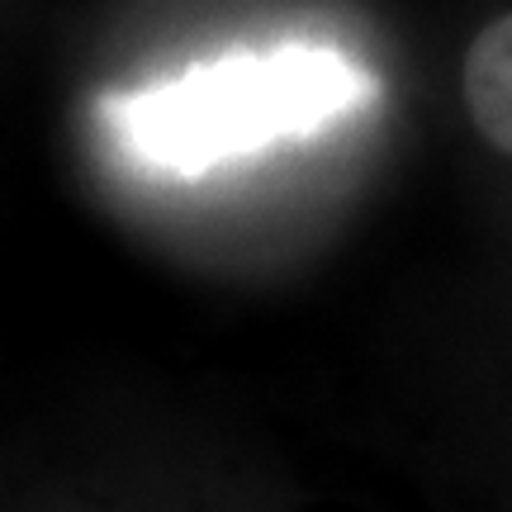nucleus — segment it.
Returning a JSON list of instances; mask_svg holds the SVG:
<instances>
[{"instance_id":"1","label":"nucleus","mask_w":512,"mask_h":512,"mask_svg":"<svg viewBox=\"0 0 512 512\" xmlns=\"http://www.w3.org/2000/svg\"><path fill=\"white\" fill-rule=\"evenodd\" d=\"M375 100V72L332 43H275L214 57L100 105L119 152L147 171L204 176L266 147L323 133Z\"/></svg>"},{"instance_id":"2","label":"nucleus","mask_w":512,"mask_h":512,"mask_svg":"<svg viewBox=\"0 0 512 512\" xmlns=\"http://www.w3.org/2000/svg\"><path fill=\"white\" fill-rule=\"evenodd\" d=\"M465 105L475 128L512 157V15L494 19L465 53Z\"/></svg>"}]
</instances>
